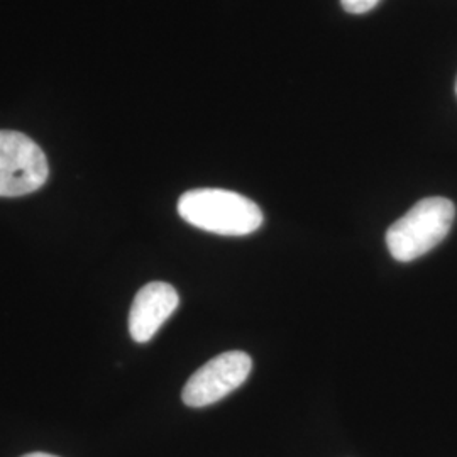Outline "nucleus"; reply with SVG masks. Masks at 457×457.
I'll list each match as a JSON object with an SVG mask.
<instances>
[{
  "label": "nucleus",
  "mask_w": 457,
  "mask_h": 457,
  "mask_svg": "<svg viewBox=\"0 0 457 457\" xmlns=\"http://www.w3.org/2000/svg\"><path fill=\"white\" fill-rule=\"evenodd\" d=\"M181 219L220 236H247L262 226V212L251 198L222 188H196L179 200Z\"/></svg>",
  "instance_id": "nucleus-1"
},
{
  "label": "nucleus",
  "mask_w": 457,
  "mask_h": 457,
  "mask_svg": "<svg viewBox=\"0 0 457 457\" xmlns=\"http://www.w3.org/2000/svg\"><path fill=\"white\" fill-rule=\"evenodd\" d=\"M456 207L444 196L417 202L386 230V245L396 262H409L441 245L453 228Z\"/></svg>",
  "instance_id": "nucleus-2"
},
{
  "label": "nucleus",
  "mask_w": 457,
  "mask_h": 457,
  "mask_svg": "<svg viewBox=\"0 0 457 457\" xmlns=\"http://www.w3.org/2000/svg\"><path fill=\"white\" fill-rule=\"evenodd\" d=\"M49 177L43 149L26 134L0 131V196L29 195Z\"/></svg>",
  "instance_id": "nucleus-3"
},
{
  "label": "nucleus",
  "mask_w": 457,
  "mask_h": 457,
  "mask_svg": "<svg viewBox=\"0 0 457 457\" xmlns=\"http://www.w3.org/2000/svg\"><path fill=\"white\" fill-rule=\"evenodd\" d=\"M253 361L243 351H228L204 364L187 381L181 398L194 409L209 407L237 390L251 373Z\"/></svg>",
  "instance_id": "nucleus-4"
},
{
  "label": "nucleus",
  "mask_w": 457,
  "mask_h": 457,
  "mask_svg": "<svg viewBox=\"0 0 457 457\" xmlns=\"http://www.w3.org/2000/svg\"><path fill=\"white\" fill-rule=\"evenodd\" d=\"M180 296L177 290L162 281L145 285L134 296L129 312V332L136 343H147L160 327L179 309Z\"/></svg>",
  "instance_id": "nucleus-5"
},
{
  "label": "nucleus",
  "mask_w": 457,
  "mask_h": 457,
  "mask_svg": "<svg viewBox=\"0 0 457 457\" xmlns=\"http://www.w3.org/2000/svg\"><path fill=\"white\" fill-rule=\"evenodd\" d=\"M344 11L349 14H364L373 11L379 0H341Z\"/></svg>",
  "instance_id": "nucleus-6"
},
{
  "label": "nucleus",
  "mask_w": 457,
  "mask_h": 457,
  "mask_svg": "<svg viewBox=\"0 0 457 457\" xmlns=\"http://www.w3.org/2000/svg\"><path fill=\"white\" fill-rule=\"evenodd\" d=\"M22 457H58L53 456V454H46V453H31V454H26V456Z\"/></svg>",
  "instance_id": "nucleus-7"
},
{
  "label": "nucleus",
  "mask_w": 457,
  "mask_h": 457,
  "mask_svg": "<svg viewBox=\"0 0 457 457\" xmlns=\"http://www.w3.org/2000/svg\"><path fill=\"white\" fill-rule=\"evenodd\" d=\"M456 94H457V80H456Z\"/></svg>",
  "instance_id": "nucleus-8"
}]
</instances>
